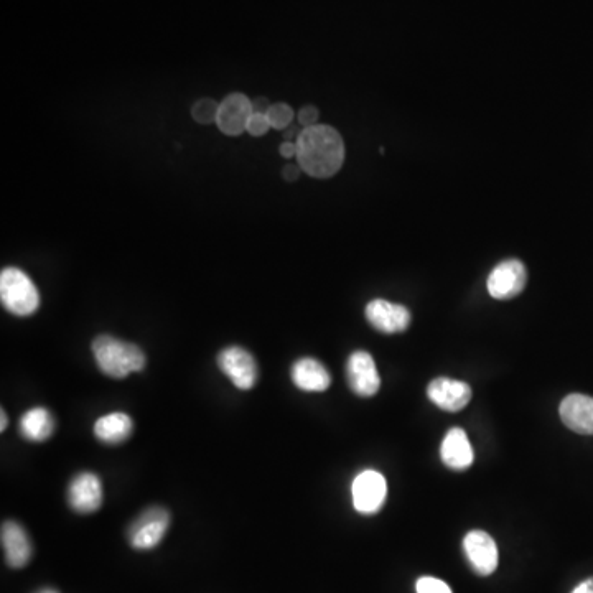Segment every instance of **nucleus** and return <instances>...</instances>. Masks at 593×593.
<instances>
[{
    "mask_svg": "<svg viewBox=\"0 0 593 593\" xmlns=\"http://www.w3.org/2000/svg\"><path fill=\"white\" fill-rule=\"evenodd\" d=\"M269 129H271V122L267 119L266 114L253 113V116L249 119L246 132H249L251 136L259 137L264 136Z\"/></svg>",
    "mask_w": 593,
    "mask_h": 593,
    "instance_id": "5701e85b",
    "label": "nucleus"
},
{
    "mask_svg": "<svg viewBox=\"0 0 593 593\" xmlns=\"http://www.w3.org/2000/svg\"><path fill=\"white\" fill-rule=\"evenodd\" d=\"M68 501L76 513H96L103 505V485L94 473H78L68 488Z\"/></svg>",
    "mask_w": 593,
    "mask_h": 593,
    "instance_id": "9b49d317",
    "label": "nucleus"
},
{
    "mask_svg": "<svg viewBox=\"0 0 593 593\" xmlns=\"http://www.w3.org/2000/svg\"><path fill=\"white\" fill-rule=\"evenodd\" d=\"M366 318L378 332H406L411 325V312L404 305L393 304L388 300H371L366 307Z\"/></svg>",
    "mask_w": 593,
    "mask_h": 593,
    "instance_id": "f8f14e48",
    "label": "nucleus"
},
{
    "mask_svg": "<svg viewBox=\"0 0 593 593\" xmlns=\"http://www.w3.org/2000/svg\"><path fill=\"white\" fill-rule=\"evenodd\" d=\"M427 396L442 411L458 412L472 401V388L457 379L437 378L429 384Z\"/></svg>",
    "mask_w": 593,
    "mask_h": 593,
    "instance_id": "ddd939ff",
    "label": "nucleus"
},
{
    "mask_svg": "<svg viewBox=\"0 0 593 593\" xmlns=\"http://www.w3.org/2000/svg\"><path fill=\"white\" fill-rule=\"evenodd\" d=\"M0 299L2 305L17 317H29L37 312L40 294L24 271L7 267L0 274Z\"/></svg>",
    "mask_w": 593,
    "mask_h": 593,
    "instance_id": "7ed1b4c3",
    "label": "nucleus"
},
{
    "mask_svg": "<svg viewBox=\"0 0 593 593\" xmlns=\"http://www.w3.org/2000/svg\"><path fill=\"white\" fill-rule=\"evenodd\" d=\"M93 355L99 369L114 379H124L129 374L139 373L147 363L144 351L139 346L109 335L94 338Z\"/></svg>",
    "mask_w": 593,
    "mask_h": 593,
    "instance_id": "f03ea898",
    "label": "nucleus"
},
{
    "mask_svg": "<svg viewBox=\"0 0 593 593\" xmlns=\"http://www.w3.org/2000/svg\"><path fill=\"white\" fill-rule=\"evenodd\" d=\"M271 106L272 104L269 103L267 99H257V101H254L253 103V111L254 113L267 114V111H269V108H271Z\"/></svg>",
    "mask_w": 593,
    "mask_h": 593,
    "instance_id": "bb28decb",
    "label": "nucleus"
},
{
    "mask_svg": "<svg viewBox=\"0 0 593 593\" xmlns=\"http://www.w3.org/2000/svg\"><path fill=\"white\" fill-rule=\"evenodd\" d=\"M170 514L167 509L152 506L142 511L127 529V539L139 551H149L159 546L169 531Z\"/></svg>",
    "mask_w": 593,
    "mask_h": 593,
    "instance_id": "20e7f679",
    "label": "nucleus"
},
{
    "mask_svg": "<svg viewBox=\"0 0 593 593\" xmlns=\"http://www.w3.org/2000/svg\"><path fill=\"white\" fill-rule=\"evenodd\" d=\"M346 379L351 391L360 397H371L381 388L378 368L373 356L366 351H355L346 363Z\"/></svg>",
    "mask_w": 593,
    "mask_h": 593,
    "instance_id": "6e6552de",
    "label": "nucleus"
},
{
    "mask_svg": "<svg viewBox=\"0 0 593 593\" xmlns=\"http://www.w3.org/2000/svg\"><path fill=\"white\" fill-rule=\"evenodd\" d=\"M0 416H2V422H0V430L4 432L7 429V425H9V419L5 416V411L0 412Z\"/></svg>",
    "mask_w": 593,
    "mask_h": 593,
    "instance_id": "c85d7f7f",
    "label": "nucleus"
},
{
    "mask_svg": "<svg viewBox=\"0 0 593 593\" xmlns=\"http://www.w3.org/2000/svg\"><path fill=\"white\" fill-rule=\"evenodd\" d=\"M417 593H452L444 580L435 577H421L416 584Z\"/></svg>",
    "mask_w": 593,
    "mask_h": 593,
    "instance_id": "4be33fe9",
    "label": "nucleus"
},
{
    "mask_svg": "<svg viewBox=\"0 0 593 593\" xmlns=\"http://www.w3.org/2000/svg\"><path fill=\"white\" fill-rule=\"evenodd\" d=\"M300 170L302 169H299L297 165H287V167H284V170H282V177H284L287 182H295V180L300 177Z\"/></svg>",
    "mask_w": 593,
    "mask_h": 593,
    "instance_id": "a878e982",
    "label": "nucleus"
},
{
    "mask_svg": "<svg viewBox=\"0 0 593 593\" xmlns=\"http://www.w3.org/2000/svg\"><path fill=\"white\" fill-rule=\"evenodd\" d=\"M132 430H134L132 419L124 412H113L101 417L94 424L96 439L108 445L122 444L124 440L131 437Z\"/></svg>",
    "mask_w": 593,
    "mask_h": 593,
    "instance_id": "6ab92c4d",
    "label": "nucleus"
},
{
    "mask_svg": "<svg viewBox=\"0 0 593 593\" xmlns=\"http://www.w3.org/2000/svg\"><path fill=\"white\" fill-rule=\"evenodd\" d=\"M440 457L452 470H467L472 467L473 449L465 430L455 427L447 432L440 447Z\"/></svg>",
    "mask_w": 593,
    "mask_h": 593,
    "instance_id": "f3484780",
    "label": "nucleus"
},
{
    "mask_svg": "<svg viewBox=\"0 0 593 593\" xmlns=\"http://www.w3.org/2000/svg\"><path fill=\"white\" fill-rule=\"evenodd\" d=\"M295 144L299 167L310 177H333L345 160V144L332 126L305 127Z\"/></svg>",
    "mask_w": 593,
    "mask_h": 593,
    "instance_id": "f257e3e1",
    "label": "nucleus"
},
{
    "mask_svg": "<svg viewBox=\"0 0 593 593\" xmlns=\"http://www.w3.org/2000/svg\"><path fill=\"white\" fill-rule=\"evenodd\" d=\"M353 505L356 511L361 514L378 513L383 508L386 495H388V483L383 475L374 470L361 472L353 481L351 486Z\"/></svg>",
    "mask_w": 593,
    "mask_h": 593,
    "instance_id": "423d86ee",
    "label": "nucleus"
},
{
    "mask_svg": "<svg viewBox=\"0 0 593 593\" xmlns=\"http://www.w3.org/2000/svg\"><path fill=\"white\" fill-rule=\"evenodd\" d=\"M267 119L271 122V127L274 129H287L290 126V122L294 121V109L290 108L289 104L276 103L272 104L269 111H267Z\"/></svg>",
    "mask_w": 593,
    "mask_h": 593,
    "instance_id": "aec40b11",
    "label": "nucleus"
},
{
    "mask_svg": "<svg viewBox=\"0 0 593 593\" xmlns=\"http://www.w3.org/2000/svg\"><path fill=\"white\" fill-rule=\"evenodd\" d=\"M253 101L241 93L226 96L220 103L216 126L226 136H239L248 129V122L253 116Z\"/></svg>",
    "mask_w": 593,
    "mask_h": 593,
    "instance_id": "1a4fd4ad",
    "label": "nucleus"
},
{
    "mask_svg": "<svg viewBox=\"0 0 593 593\" xmlns=\"http://www.w3.org/2000/svg\"><path fill=\"white\" fill-rule=\"evenodd\" d=\"M562 422L577 434L593 435V397L569 394L561 402Z\"/></svg>",
    "mask_w": 593,
    "mask_h": 593,
    "instance_id": "2eb2a0df",
    "label": "nucleus"
},
{
    "mask_svg": "<svg viewBox=\"0 0 593 593\" xmlns=\"http://www.w3.org/2000/svg\"><path fill=\"white\" fill-rule=\"evenodd\" d=\"M2 547L5 552V562L12 569H24L33 556L32 541L24 526L15 521H5L2 524Z\"/></svg>",
    "mask_w": 593,
    "mask_h": 593,
    "instance_id": "4468645a",
    "label": "nucleus"
},
{
    "mask_svg": "<svg viewBox=\"0 0 593 593\" xmlns=\"http://www.w3.org/2000/svg\"><path fill=\"white\" fill-rule=\"evenodd\" d=\"M279 152H281L282 157H285V159L297 157V144L292 141H285L284 144L281 145Z\"/></svg>",
    "mask_w": 593,
    "mask_h": 593,
    "instance_id": "393cba45",
    "label": "nucleus"
},
{
    "mask_svg": "<svg viewBox=\"0 0 593 593\" xmlns=\"http://www.w3.org/2000/svg\"><path fill=\"white\" fill-rule=\"evenodd\" d=\"M216 361L221 371L231 379V383L236 388L243 391L254 388L259 371H257L254 356L248 350H244L241 346H228L221 351Z\"/></svg>",
    "mask_w": 593,
    "mask_h": 593,
    "instance_id": "39448f33",
    "label": "nucleus"
},
{
    "mask_svg": "<svg viewBox=\"0 0 593 593\" xmlns=\"http://www.w3.org/2000/svg\"><path fill=\"white\" fill-rule=\"evenodd\" d=\"M526 267L518 259H508L491 271L488 277V292L496 300L513 299L521 294L526 285Z\"/></svg>",
    "mask_w": 593,
    "mask_h": 593,
    "instance_id": "0eeeda50",
    "label": "nucleus"
},
{
    "mask_svg": "<svg viewBox=\"0 0 593 593\" xmlns=\"http://www.w3.org/2000/svg\"><path fill=\"white\" fill-rule=\"evenodd\" d=\"M463 551L477 574L491 575L498 567V546L485 531H470L463 539Z\"/></svg>",
    "mask_w": 593,
    "mask_h": 593,
    "instance_id": "9d476101",
    "label": "nucleus"
},
{
    "mask_svg": "<svg viewBox=\"0 0 593 593\" xmlns=\"http://www.w3.org/2000/svg\"><path fill=\"white\" fill-rule=\"evenodd\" d=\"M37 593H60V592H58V590H55V589H42V590H38Z\"/></svg>",
    "mask_w": 593,
    "mask_h": 593,
    "instance_id": "c756f323",
    "label": "nucleus"
},
{
    "mask_svg": "<svg viewBox=\"0 0 593 593\" xmlns=\"http://www.w3.org/2000/svg\"><path fill=\"white\" fill-rule=\"evenodd\" d=\"M290 374L295 386L307 393H323L332 384V376L328 373V369L313 358L295 361Z\"/></svg>",
    "mask_w": 593,
    "mask_h": 593,
    "instance_id": "dca6fc26",
    "label": "nucleus"
},
{
    "mask_svg": "<svg viewBox=\"0 0 593 593\" xmlns=\"http://www.w3.org/2000/svg\"><path fill=\"white\" fill-rule=\"evenodd\" d=\"M318 117H320V113L315 106H305L300 109L297 119H299L300 126H304L305 129V127L317 126Z\"/></svg>",
    "mask_w": 593,
    "mask_h": 593,
    "instance_id": "b1692460",
    "label": "nucleus"
},
{
    "mask_svg": "<svg viewBox=\"0 0 593 593\" xmlns=\"http://www.w3.org/2000/svg\"><path fill=\"white\" fill-rule=\"evenodd\" d=\"M218 109H220V104L213 99H198L197 103L193 104L192 117L200 124H211V122H216Z\"/></svg>",
    "mask_w": 593,
    "mask_h": 593,
    "instance_id": "412c9836",
    "label": "nucleus"
},
{
    "mask_svg": "<svg viewBox=\"0 0 593 593\" xmlns=\"http://www.w3.org/2000/svg\"><path fill=\"white\" fill-rule=\"evenodd\" d=\"M19 432L30 442H43L55 432V419L45 407H33L20 417Z\"/></svg>",
    "mask_w": 593,
    "mask_h": 593,
    "instance_id": "a211bd4d",
    "label": "nucleus"
},
{
    "mask_svg": "<svg viewBox=\"0 0 593 593\" xmlns=\"http://www.w3.org/2000/svg\"><path fill=\"white\" fill-rule=\"evenodd\" d=\"M572 593H593V579L584 580Z\"/></svg>",
    "mask_w": 593,
    "mask_h": 593,
    "instance_id": "cd10ccee",
    "label": "nucleus"
}]
</instances>
